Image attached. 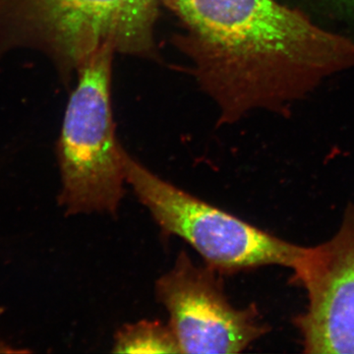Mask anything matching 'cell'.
I'll return each mask as SVG.
<instances>
[{
  "label": "cell",
  "instance_id": "cell-1",
  "mask_svg": "<svg viewBox=\"0 0 354 354\" xmlns=\"http://www.w3.org/2000/svg\"><path fill=\"white\" fill-rule=\"evenodd\" d=\"M183 24L176 39L221 122L291 95L300 79L330 71L353 46L276 0H160Z\"/></svg>",
  "mask_w": 354,
  "mask_h": 354
},
{
  "label": "cell",
  "instance_id": "cell-2",
  "mask_svg": "<svg viewBox=\"0 0 354 354\" xmlns=\"http://www.w3.org/2000/svg\"><path fill=\"white\" fill-rule=\"evenodd\" d=\"M160 0H0V55L30 48L64 79L104 46L138 57L156 53Z\"/></svg>",
  "mask_w": 354,
  "mask_h": 354
},
{
  "label": "cell",
  "instance_id": "cell-3",
  "mask_svg": "<svg viewBox=\"0 0 354 354\" xmlns=\"http://www.w3.org/2000/svg\"><path fill=\"white\" fill-rule=\"evenodd\" d=\"M115 53L100 48L77 71L57 145V204L65 216L118 213L124 196V150L115 134L111 75Z\"/></svg>",
  "mask_w": 354,
  "mask_h": 354
},
{
  "label": "cell",
  "instance_id": "cell-4",
  "mask_svg": "<svg viewBox=\"0 0 354 354\" xmlns=\"http://www.w3.org/2000/svg\"><path fill=\"white\" fill-rule=\"evenodd\" d=\"M127 183L167 236L188 242L206 266L223 274L278 265L292 269L304 247L295 245L193 196L147 169L127 152Z\"/></svg>",
  "mask_w": 354,
  "mask_h": 354
},
{
  "label": "cell",
  "instance_id": "cell-5",
  "mask_svg": "<svg viewBox=\"0 0 354 354\" xmlns=\"http://www.w3.org/2000/svg\"><path fill=\"white\" fill-rule=\"evenodd\" d=\"M156 295L169 312L181 353H242L270 330L255 305L232 306L221 274L197 266L185 251L158 279Z\"/></svg>",
  "mask_w": 354,
  "mask_h": 354
},
{
  "label": "cell",
  "instance_id": "cell-6",
  "mask_svg": "<svg viewBox=\"0 0 354 354\" xmlns=\"http://www.w3.org/2000/svg\"><path fill=\"white\" fill-rule=\"evenodd\" d=\"M292 270L293 283L308 299L293 319L304 353L354 354V204L346 207L337 234L304 247Z\"/></svg>",
  "mask_w": 354,
  "mask_h": 354
},
{
  "label": "cell",
  "instance_id": "cell-7",
  "mask_svg": "<svg viewBox=\"0 0 354 354\" xmlns=\"http://www.w3.org/2000/svg\"><path fill=\"white\" fill-rule=\"evenodd\" d=\"M113 353H181V351L169 325L140 321L123 326L116 333Z\"/></svg>",
  "mask_w": 354,
  "mask_h": 354
},
{
  "label": "cell",
  "instance_id": "cell-8",
  "mask_svg": "<svg viewBox=\"0 0 354 354\" xmlns=\"http://www.w3.org/2000/svg\"><path fill=\"white\" fill-rule=\"evenodd\" d=\"M351 1L354 2V0H351Z\"/></svg>",
  "mask_w": 354,
  "mask_h": 354
}]
</instances>
